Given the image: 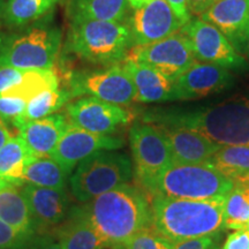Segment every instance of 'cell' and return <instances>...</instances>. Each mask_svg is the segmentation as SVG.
Returning <instances> with one entry per match:
<instances>
[{"instance_id":"cell-1","label":"cell","mask_w":249,"mask_h":249,"mask_svg":"<svg viewBox=\"0 0 249 249\" xmlns=\"http://www.w3.org/2000/svg\"><path fill=\"white\" fill-rule=\"evenodd\" d=\"M145 121L196 130L222 147L249 145V96L198 107L160 108Z\"/></svg>"},{"instance_id":"cell-2","label":"cell","mask_w":249,"mask_h":249,"mask_svg":"<svg viewBox=\"0 0 249 249\" xmlns=\"http://www.w3.org/2000/svg\"><path fill=\"white\" fill-rule=\"evenodd\" d=\"M83 209L110 249H124L136 233L152 226V210L147 197L127 183L88 201Z\"/></svg>"},{"instance_id":"cell-3","label":"cell","mask_w":249,"mask_h":249,"mask_svg":"<svg viewBox=\"0 0 249 249\" xmlns=\"http://www.w3.org/2000/svg\"><path fill=\"white\" fill-rule=\"evenodd\" d=\"M226 196L187 200L156 195L151 204L152 227L174 244L223 231Z\"/></svg>"},{"instance_id":"cell-4","label":"cell","mask_w":249,"mask_h":249,"mask_svg":"<svg viewBox=\"0 0 249 249\" xmlns=\"http://www.w3.org/2000/svg\"><path fill=\"white\" fill-rule=\"evenodd\" d=\"M132 46L127 23L71 18L66 38L67 51L90 64L103 67L119 65Z\"/></svg>"},{"instance_id":"cell-5","label":"cell","mask_w":249,"mask_h":249,"mask_svg":"<svg viewBox=\"0 0 249 249\" xmlns=\"http://www.w3.org/2000/svg\"><path fill=\"white\" fill-rule=\"evenodd\" d=\"M61 43V30L45 22L17 31L0 33V66L22 70L52 68Z\"/></svg>"},{"instance_id":"cell-6","label":"cell","mask_w":249,"mask_h":249,"mask_svg":"<svg viewBox=\"0 0 249 249\" xmlns=\"http://www.w3.org/2000/svg\"><path fill=\"white\" fill-rule=\"evenodd\" d=\"M234 187V180L227 178L208 163H172L156 180L151 194L187 200L227 196Z\"/></svg>"},{"instance_id":"cell-7","label":"cell","mask_w":249,"mask_h":249,"mask_svg":"<svg viewBox=\"0 0 249 249\" xmlns=\"http://www.w3.org/2000/svg\"><path fill=\"white\" fill-rule=\"evenodd\" d=\"M132 172V161L124 154L95 152L77 164L71 177V193L79 202H88L128 182Z\"/></svg>"},{"instance_id":"cell-8","label":"cell","mask_w":249,"mask_h":249,"mask_svg":"<svg viewBox=\"0 0 249 249\" xmlns=\"http://www.w3.org/2000/svg\"><path fill=\"white\" fill-rule=\"evenodd\" d=\"M67 86L71 98L91 96L121 107L135 102V87L123 65L74 71Z\"/></svg>"},{"instance_id":"cell-9","label":"cell","mask_w":249,"mask_h":249,"mask_svg":"<svg viewBox=\"0 0 249 249\" xmlns=\"http://www.w3.org/2000/svg\"><path fill=\"white\" fill-rule=\"evenodd\" d=\"M129 143L139 181L151 193L156 180L173 163L169 141L160 127L138 123L129 129Z\"/></svg>"},{"instance_id":"cell-10","label":"cell","mask_w":249,"mask_h":249,"mask_svg":"<svg viewBox=\"0 0 249 249\" xmlns=\"http://www.w3.org/2000/svg\"><path fill=\"white\" fill-rule=\"evenodd\" d=\"M180 33L191 42L196 60L219 65L230 71H244L248 61L239 53L230 40L213 24L200 18H192Z\"/></svg>"},{"instance_id":"cell-11","label":"cell","mask_w":249,"mask_h":249,"mask_svg":"<svg viewBox=\"0 0 249 249\" xmlns=\"http://www.w3.org/2000/svg\"><path fill=\"white\" fill-rule=\"evenodd\" d=\"M124 60L148 65L176 80L194 64L196 58L189 39L179 31L151 44L133 46Z\"/></svg>"},{"instance_id":"cell-12","label":"cell","mask_w":249,"mask_h":249,"mask_svg":"<svg viewBox=\"0 0 249 249\" xmlns=\"http://www.w3.org/2000/svg\"><path fill=\"white\" fill-rule=\"evenodd\" d=\"M66 118L68 123L81 129L111 135L119 127L129 124L132 114L121 105L85 96L67 105Z\"/></svg>"},{"instance_id":"cell-13","label":"cell","mask_w":249,"mask_h":249,"mask_svg":"<svg viewBox=\"0 0 249 249\" xmlns=\"http://www.w3.org/2000/svg\"><path fill=\"white\" fill-rule=\"evenodd\" d=\"M127 24L133 46L158 42L179 33L183 27L166 0H151L142 7L134 9Z\"/></svg>"},{"instance_id":"cell-14","label":"cell","mask_w":249,"mask_h":249,"mask_svg":"<svg viewBox=\"0 0 249 249\" xmlns=\"http://www.w3.org/2000/svg\"><path fill=\"white\" fill-rule=\"evenodd\" d=\"M124 144V140L120 138L91 133L70 124L50 157L71 172L80 161L95 152L114 151L123 148Z\"/></svg>"},{"instance_id":"cell-15","label":"cell","mask_w":249,"mask_h":249,"mask_svg":"<svg viewBox=\"0 0 249 249\" xmlns=\"http://www.w3.org/2000/svg\"><path fill=\"white\" fill-rule=\"evenodd\" d=\"M234 83L231 71L219 66L195 60L185 73L174 80V101H193L214 95Z\"/></svg>"},{"instance_id":"cell-16","label":"cell","mask_w":249,"mask_h":249,"mask_svg":"<svg viewBox=\"0 0 249 249\" xmlns=\"http://www.w3.org/2000/svg\"><path fill=\"white\" fill-rule=\"evenodd\" d=\"M200 18L216 27L244 55L249 35V0H219Z\"/></svg>"},{"instance_id":"cell-17","label":"cell","mask_w":249,"mask_h":249,"mask_svg":"<svg viewBox=\"0 0 249 249\" xmlns=\"http://www.w3.org/2000/svg\"><path fill=\"white\" fill-rule=\"evenodd\" d=\"M21 191L29 205L35 230L55 227L64 222L70 213L66 188H45L24 183L21 186Z\"/></svg>"},{"instance_id":"cell-18","label":"cell","mask_w":249,"mask_h":249,"mask_svg":"<svg viewBox=\"0 0 249 249\" xmlns=\"http://www.w3.org/2000/svg\"><path fill=\"white\" fill-rule=\"evenodd\" d=\"M169 141L172 160L176 164L207 163L222 148L201 133L181 127L158 126Z\"/></svg>"},{"instance_id":"cell-19","label":"cell","mask_w":249,"mask_h":249,"mask_svg":"<svg viewBox=\"0 0 249 249\" xmlns=\"http://www.w3.org/2000/svg\"><path fill=\"white\" fill-rule=\"evenodd\" d=\"M53 236L62 249H107V244L90 223L83 207L71 208L64 222L54 227Z\"/></svg>"},{"instance_id":"cell-20","label":"cell","mask_w":249,"mask_h":249,"mask_svg":"<svg viewBox=\"0 0 249 249\" xmlns=\"http://www.w3.org/2000/svg\"><path fill=\"white\" fill-rule=\"evenodd\" d=\"M123 66L135 87V102L164 103L174 101V80L151 66L140 62L124 60Z\"/></svg>"},{"instance_id":"cell-21","label":"cell","mask_w":249,"mask_h":249,"mask_svg":"<svg viewBox=\"0 0 249 249\" xmlns=\"http://www.w3.org/2000/svg\"><path fill=\"white\" fill-rule=\"evenodd\" d=\"M68 123L64 114H51L38 120L28 121L18 127L20 136L27 143L34 156L50 157L52 150L67 129Z\"/></svg>"},{"instance_id":"cell-22","label":"cell","mask_w":249,"mask_h":249,"mask_svg":"<svg viewBox=\"0 0 249 249\" xmlns=\"http://www.w3.org/2000/svg\"><path fill=\"white\" fill-rule=\"evenodd\" d=\"M0 219L20 231L35 234L29 205L21 187L7 182L0 188Z\"/></svg>"},{"instance_id":"cell-23","label":"cell","mask_w":249,"mask_h":249,"mask_svg":"<svg viewBox=\"0 0 249 249\" xmlns=\"http://www.w3.org/2000/svg\"><path fill=\"white\" fill-rule=\"evenodd\" d=\"M71 173L51 157L31 155L24 165L22 183L64 189L66 188L67 179Z\"/></svg>"},{"instance_id":"cell-24","label":"cell","mask_w":249,"mask_h":249,"mask_svg":"<svg viewBox=\"0 0 249 249\" xmlns=\"http://www.w3.org/2000/svg\"><path fill=\"white\" fill-rule=\"evenodd\" d=\"M127 0H71V18L124 22L128 12Z\"/></svg>"},{"instance_id":"cell-25","label":"cell","mask_w":249,"mask_h":249,"mask_svg":"<svg viewBox=\"0 0 249 249\" xmlns=\"http://www.w3.org/2000/svg\"><path fill=\"white\" fill-rule=\"evenodd\" d=\"M249 223V176L234 180V187L226 196L223 230H245Z\"/></svg>"},{"instance_id":"cell-26","label":"cell","mask_w":249,"mask_h":249,"mask_svg":"<svg viewBox=\"0 0 249 249\" xmlns=\"http://www.w3.org/2000/svg\"><path fill=\"white\" fill-rule=\"evenodd\" d=\"M30 156L31 152L23 139L20 135L13 136L0 149V179L18 187L23 186L24 165Z\"/></svg>"},{"instance_id":"cell-27","label":"cell","mask_w":249,"mask_h":249,"mask_svg":"<svg viewBox=\"0 0 249 249\" xmlns=\"http://www.w3.org/2000/svg\"><path fill=\"white\" fill-rule=\"evenodd\" d=\"M59 0H7L2 18L13 27H23L48 15Z\"/></svg>"},{"instance_id":"cell-28","label":"cell","mask_w":249,"mask_h":249,"mask_svg":"<svg viewBox=\"0 0 249 249\" xmlns=\"http://www.w3.org/2000/svg\"><path fill=\"white\" fill-rule=\"evenodd\" d=\"M71 99V95L67 88H59L45 90L38 93L27 103V107L22 117L14 124L15 128H18L21 124L28 121L38 120L42 118L54 114V112L64 107Z\"/></svg>"},{"instance_id":"cell-29","label":"cell","mask_w":249,"mask_h":249,"mask_svg":"<svg viewBox=\"0 0 249 249\" xmlns=\"http://www.w3.org/2000/svg\"><path fill=\"white\" fill-rule=\"evenodd\" d=\"M207 163L232 180L245 178L249 176V145L222 147Z\"/></svg>"},{"instance_id":"cell-30","label":"cell","mask_w":249,"mask_h":249,"mask_svg":"<svg viewBox=\"0 0 249 249\" xmlns=\"http://www.w3.org/2000/svg\"><path fill=\"white\" fill-rule=\"evenodd\" d=\"M59 87H60V80L53 67L46 70H27L22 81L4 95L22 98L28 103V101L38 93L45 90L57 89Z\"/></svg>"},{"instance_id":"cell-31","label":"cell","mask_w":249,"mask_h":249,"mask_svg":"<svg viewBox=\"0 0 249 249\" xmlns=\"http://www.w3.org/2000/svg\"><path fill=\"white\" fill-rule=\"evenodd\" d=\"M173 246L172 240L151 226L136 233L124 249H172Z\"/></svg>"},{"instance_id":"cell-32","label":"cell","mask_w":249,"mask_h":249,"mask_svg":"<svg viewBox=\"0 0 249 249\" xmlns=\"http://www.w3.org/2000/svg\"><path fill=\"white\" fill-rule=\"evenodd\" d=\"M35 234L22 232L0 219V248H23Z\"/></svg>"},{"instance_id":"cell-33","label":"cell","mask_w":249,"mask_h":249,"mask_svg":"<svg viewBox=\"0 0 249 249\" xmlns=\"http://www.w3.org/2000/svg\"><path fill=\"white\" fill-rule=\"evenodd\" d=\"M27 107V102L22 98L0 95V117L6 123L14 126L22 117Z\"/></svg>"},{"instance_id":"cell-34","label":"cell","mask_w":249,"mask_h":249,"mask_svg":"<svg viewBox=\"0 0 249 249\" xmlns=\"http://www.w3.org/2000/svg\"><path fill=\"white\" fill-rule=\"evenodd\" d=\"M172 249H222L220 247V232L216 234L176 242Z\"/></svg>"},{"instance_id":"cell-35","label":"cell","mask_w":249,"mask_h":249,"mask_svg":"<svg viewBox=\"0 0 249 249\" xmlns=\"http://www.w3.org/2000/svg\"><path fill=\"white\" fill-rule=\"evenodd\" d=\"M27 70L12 66H0V95L17 87L23 79Z\"/></svg>"},{"instance_id":"cell-36","label":"cell","mask_w":249,"mask_h":249,"mask_svg":"<svg viewBox=\"0 0 249 249\" xmlns=\"http://www.w3.org/2000/svg\"><path fill=\"white\" fill-rule=\"evenodd\" d=\"M222 249H249V231L236 230L226 238Z\"/></svg>"},{"instance_id":"cell-37","label":"cell","mask_w":249,"mask_h":249,"mask_svg":"<svg viewBox=\"0 0 249 249\" xmlns=\"http://www.w3.org/2000/svg\"><path fill=\"white\" fill-rule=\"evenodd\" d=\"M166 1L169 2L171 8H172L176 17L178 18V20L182 23V26H185L186 23H188L192 20L188 0H166Z\"/></svg>"},{"instance_id":"cell-38","label":"cell","mask_w":249,"mask_h":249,"mask_svg":"<svg viewBox=\"0 0 249 249\" xmlns=\"http://www.w3.org/2000/svg\"><path fill=\"white\" fill-rule=\"evenodd\" d=\"M28 249H62L51 235H34L27 245Z\"/></svg>"},{"instance_id":"cell-39","label":"cell","mask_w":249,"mask_h":249,"mask_svg":"<svg viewBox=\"0 0 249 249\" xmlns=\"http://www.w3.org/2000/svg\"><path fill=\"white\" fill-rule=\"evenodd\" d=\"M217 1H219V0H188L189 11H191L192 15L200 18Z\"/></svg>"},{"instance_id":"cell-40","label":"cell","mask_w":249,"mask_h":249,"mask_svg":"<svg viewBox=\"0 0 249 249\" xmlns=\"http://www.w3.org/2000/svg\"><path fill=\"white\" fill-rule=\"evenodd\" d=\"M12 138H13V135L9 132L7 123L0 117V149L4 147Z\"/></svg>"},{"instance_id":"cell-41","label":"cell","mask_w":249,"mask_h":249,"mask_svg":"<svg viewBox=\"0 0 249 249\" xmlns=\"http://www.w3.org/2000/svg\"><path fill=\"white\" fill-rule=\"evenodd\" d=\"M127 1H128L129 7L134 11V9H138L140 7H142V6H144L145 4H148L151 0H127Z\"/></svg>"},{"instance_id":"cell-42","label":"cell","mask_w":249,"mask_h":249,"mask_svg":"<svg viewBox=\"0 0 249 249\" xmlns=\"http://www.w3.org/2000/svg\"><path fill=\"white\" fill-rule=\"evenodd\" d=\"M244 54L247 55V59H248V62H249V35H248V37H247V40H246Z\"/></svg>"},{"instance_id":"cell-43","label":"cell","mask_w":249,"mask_h":249,"mask_svg":"<svg viewBox=\"0 0 249 249\" xmlns=\"http://www.w3.org/2000/svg\"><path fill=\"white\" fill-rule=\"evenodd\" d=\"M4 2H2V0H0V17H1V14L4 13Z\"/></svg>"},{"instance_id":"cell-44","label":"cell","mask_w":249,"mask_h":249,"mask_svg":"<svg viewBox=\"0 0 249 249\" xmlns=\"http://www.w3.org/2000/svg\"><path fill=\"white\" fill-rule=\"evenodd\" d=\"M0 249H28V248L23 247V248H0Z\"/></svg>"},{"instance_id":"cell-45","label":"cell","mask_w":249,"mask_h":249,"mask_svg":"<svg viewBox=\"0 0 249 249\" xmlns=\"http://www.w3.org/2000/svg\"><path fill=\"white\" fill-rule=\"evenodd\" d=\"M246 230H248V231H249V223L247 224V227H246Z\"/></svg>"}]
</instances>
